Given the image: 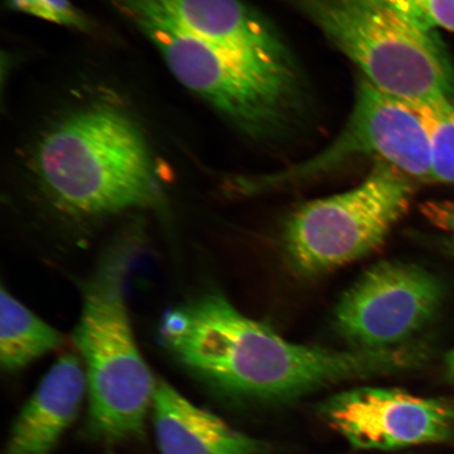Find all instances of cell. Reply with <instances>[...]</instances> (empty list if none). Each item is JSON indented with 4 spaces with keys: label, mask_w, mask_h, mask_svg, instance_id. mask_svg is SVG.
<instances>
[{
    "label": "cell",
    "mask_w": 454,
    "mask_h": 454,
    "mask_svg": "<svg viewBox=\"0 0 454 454\" xmlns=\"http://www.w3.org/2000/svg\"><path fill=\"white\" fill-rule=\"evenodd\" d=\"M160 334L170 353L213 387L261 403L297 400L333 385L390 376L419 361L411 345L336 350L288 342L213 293L167 312Z\"/></svg>",
    "instance_id": "cell-1"
},
{
    "label": "cell",
    "mask_w": 454,
    "mask_h": 454,
    "mask_svg": "<svg viewBox=\"0 0 454 454\" xmlns=\"http://www.w3.org/2000/svg\"><path fill=\"white\" fill-rule=\"evenodd\" d=\"M33 170L51 202L74 217L149 207L160 196L144 132L109 102L84 106L51 128L35 147Z\"/></svg>",
    "instance_id": "cell-2"
},
{
    "label": "cell",
    "mask_w": 454,
    "mask_h": 454,
    "mask_svg": "<svg viewBox=\"0 0 454 454\" xmlns=\"http://www.w3.org/2000/svg\"><path fill=\"white\" fill-rule=\"evenodd\" d=\"M381 92L411 105L450 102L454 70L433 31L382 0H297Z\"/></svg>",
    "instance_id": "cell-3"
},
{
    "label": "cell",
    "mask_w": 454,
    "mask_h": 454,
    "mask_svg": "<svg viewBox=\"0 0 454 454\" xmlns=\"http://www.w3.org/2000/svg\"><path fill=\"white\" fill-rule=\"evenodd\" d=\"M118 261L102 268L84 291L73 340L87 376V434L117 444L142 438L156 380L141 356L130 326Z\"/></svg>",
    "instance_id": "cell-4"
},
{
    "label": "cell",
    "mask_w": 454,
    "mask_h": 454,
    "mask_svg": "<svg viewBox=\"0 0 454 454\" xmlns=\"http://www.w3.org/2000/svg\"><path fill=\"white\" fill-rule=\"evenodd\" d=\"M411 196L407 176L380 161L355 189L302 204L284 227L288 264L311 277L366 257L404 217Z\"/></svg>",
    "instance_id": "cell-5"
},
{
    "label": "cell",
    "mask_w": 454,
    "mask_h": 454,
    "mask_svg": "<svg viewBox=\"0 0 454 454\" xmlns=\"http://www.w3.org/2000/svg\"><path fill=\"white\" fill-rule=\"evenodd\" d=\"M133 22L160 52L175 78L242 132L270 135L291 115L297 101L293 69L249 64L158 22Z\"/></svg>",
    "instance_id": "cell-6"
},
{
    "label": "cell",
    "mask_w": 454,
    "mask_h": 454,
    "mask_svg": "<svg viewBox=\"0 0 454 454\" xmlns=\"http://www.w3.org/2000/svg\"><path fill=\"white\" fill-rule=\"evenodd\" d=\"M444 297L435 276L418 265L383 261L340 297L334 328L351 349L405 346L434 319Z\"/></svg>",
    "instance_id": "cell-7"
},
{
    "label": "cell",
    "mask_w": 454,
    "mask_h": 454,
    "mask_svg": "<svg viewBox=\"0 0 454 454\" xmlns=\"http://www.w3.org/2000/svg\"><path fill=\"white\" fill-rule=\"evenodd\" d=\"M365 155L379 157L408 178L433 181L430 140L421 118L406 102L381 92L364 78L357 88L348 126L327 150L299 166L244 184L249 192H259Z\"/></svg>",
    "instance_id": "cell-8"
},
{
    "label": "cell",
    "mask_w": 454,
    "mask_h": 454,
    "mask_svg": "<svg viewBox=\"0 0 454 454\" xmlns=\"http://www.w3.org/2000/svg\"><path fill=\"white\" fill-rule=\"evenodd\" d=\"M321 417L361 450H397L444 442L454 433V403L394 388L362 387L323 402Z\"/></svg>",
    "instance_id": "cell-9"
},
{
    "label": "cell",
    "mask_w": 454,
    "mask_h": 454,
    "mask_svg": "<svg viewBox=\"0 0 454 454\" xmlns=\"http://www.w3.org/2000/svg\"><path fill=\"white\" fill-rule=\"evenodd\" d=\"M135 21L146 20L212 43L238 59L293 69L283 44L241 0H111Z\"/></svg>",
    "instance_id": "cell-10"
},
{
    "label": "cell",
    "mask_w": 454,
    "mask_h": 454,
    "mask_svg": "<svg viewBox=\"0 0 454 454\" xmlns=\"http://www.w3.org/2000/svg\"><path fill=\"white\" fill-rule=\"evenodd\" d=\"M87 390L79 357L60 356L17 417L5 454H52L77 417Z\"/></svg>",
    "instance_id": "cell-11"
},
{
    "label": "cell",
    "mask_w": 454,
    "mask_h": 454,
    "mask_svg": "<svg viewBox=\"0 0 454 454\" xmlns=\"http://www.w3.org/2000/svg\"><path fill=\"white\" fill-rule=\"evenodd\" d=\"M153 421L160 454H263L262 442L231 427L223 419L157 380Z\"/></svg>",
    "instance_id": "cell-12"
},
{
    "label": "cell",
    "mask_w": 454,
    "mask_h": 454,
    "mask_svg": "<svg viewBox=\"0 0 454 454\" xmlns=\"http://www.w3.org/2000/svg\"><path fill=\"white\" fill-rule=\"evenodd\" d=\"M61 333L22 305L2 287L0 301V362L4 372H16L59 348Z\"/></svg>",
    "instance_id": "cell-13"
},
{
    "label": "cell",
    "mask_w": 454,
    "mask_h": 454,
    "mask_svg": "<svg viewBox=\"0 0 454 454\" xmlns=\"http://www.w3.org/2000/svg\"><path fill=\"white\" fill-rule=\"evenodd\" d=\"M410 105L427 130L431 145V178L454 184V107L451 102Z\"/></svg>",
    "instance_id": "cell-14"
},
{
    "label": "cell",
    "mask_w": 454,
    "mask_h": 454,
    "mask_svg": "<svg viewBox=\"0 0 454 454\" xmlns=\"http://www.w3.org/2000/svg\"><path fill=\"white\" fill-rule=\"evenodd\" d=\"M10 9L36 19L73 28L90 32L92 22L71 0H7Z\"/></svg>",
    "instance_id": "cell-15"
},
{
    "label": "cell",
    "mask_w": 454,
    "mask_h": 454,
    "mask_svg": "<svg viewBox=\"0 0 454 454\" xmlns=\"http://www.w3.org/2000/svg\"><path fill=\"white\" fill-rule=\"evenodd\" d=\"M407 19L428 30L444 28L454 33V0H382Z\"/></svg>",
    "instance_id": "cell-16"
},
{
    "label": "cell",
    "mask_w": 454,
    "mask_h": 454,
    "mask_svg": "<svg viewBox=\"0 0 454 454\" xmlns=\"http://www.w3.org/2000/svg\"><path fill=\"white\" fill-rule=\"evenodd\" d=\"M421 209L431 223L454 235V202H427Z\"/></svg>",
    "instance_id": "cell-17"
},
{
    "label": "cell",
    "mask_w": 454,
    "mask_h": 454,
    "mask_svg": "<svg viewBox=\"0 0 454 454\" xmlns=\"http://www.w3.org/2000/svg\"><path fill=\"white\" fill-rule=\"evenodd\" d=\"M446 367L448 374L454 380V348L446 356Z\"/></svg>",
    "instance_id": "cell-18"
},
{
    "label": "cell",
    "mask_w": 454,
    "mask_h": 454,
    "mask_svg": "<svg viewBox=\"0 0 454 454\" xmlns=\"http://www.w3.org/2000/svg\"><path fill=\"white\" fill-rule=\"evenodd\" d=\"M451 244H452V249H453V252H454V241Z\"/></svg>",
    "instance_id": "cell-19"
},
{
    "label": "cell",
    "mask_w": 454,
    "mask_h": 454,
    "mask_svg": "<svg viewBox=\"0 0 454 454\" xmlns=\"http://www.w3.org/2000/svg\"><path fill=\"white\" fill-rule=\"evenodd\" d=\"M109 454H112V453H109Z\"/></svg>",
    "instance_id": "cell-20"
}]
</instances>
